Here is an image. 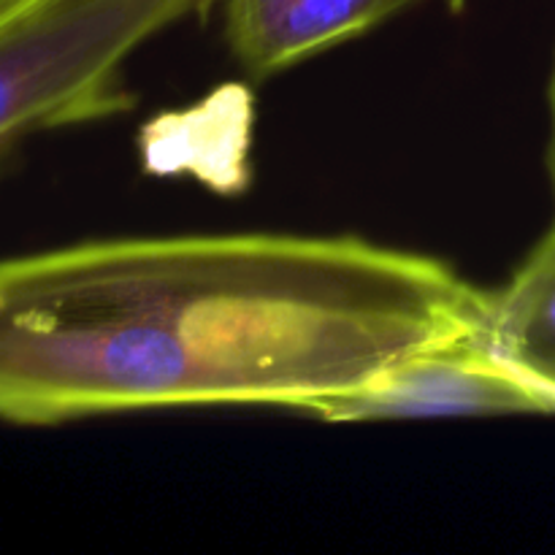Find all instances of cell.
<instances>
[{
	"label": "cell",
	"mask_w": 555,
	"mask_h": 555,
	"mask_svg": "<svg viewBox=\"0 0 555 555\" xmlns=\"http://www.w3.org/2000/svg\"><path fill=\"white\" fill-rule=\"evenodd\" d=\"M482 341L529 379L555 415V220L499 291H488Z\"/></svg>",
	"instance_id": "5b68a950"
},
{
	"label": "cell",
	"mask_w": 555,
	"mask_h": 555,
	"mask_svg": "<svg viewBox=\"0 0 555 555\" xmlns=\"http://www.w3.org/2000/svg\"><path fill=\"white\" fill-rule=\"evenodd\" d=\"M27 3H30V0H0V20H5V16L16 14V11L25 9Z\"/></svg>",
	"instance_id": "52a82bcc"
},
{
	"label": "cell",
	"mask_w": 555,
	"mask_h": 555,
	"mask_svg": "<svg viewBox=\"0 0 555 555\" xmlns=\"http://www.w3.org/2000/svg\"><path fill=\"white\" fill-rule=\"evenodd\" d=\"M30 3H33V0H30Z\"/></svg>",
	"instance_id": "ba28073f"
},
{
	"label": "cell",
	"mask_w": 555,
	"mask_h": 555,
	"mask_svg": "<svg viewBox=\"0 0 555 555\" xmlns=\"http://www.w3.org/2000/svg\"><path fill=\"white\" fill-rule=\"evenodd\" d=\"M518 412L553 415V406L475 331L404 358L363 388L323 401L307 415L325 423H377Z\"/></svg>",
	"instance_id": "3957f363"
},
{
	"label": "cell",
	"mask_w": 555,
	"mask_h": 555,
	"mask_svg": "<svg viewBox=\"0 0 555 555\" xmlns=\"http://www.w3.org/2000/svg\"><path fill=\"white\" fill-rule=\"evenodd\" d=\"M423 0H225L222 33L233 60L269 79L352 41Z\"/></svg>",
	"instance_id": "277c9868"
},
{
	"label": "cell",
	"mask_w": 555,
	"mask_h": 555,
	"mask_svg": "<svg viewBox=\"0 0 555 555\" xmlns=\"http://www.w3.org/2000/svg\"><path fill=\"white\" fill-rule=\"evenodd\" d=\"M488 291L358 236L106 238L0 266V415L285 406L307 415L482 328Z\"/></svg>",
	"instance_id": "6da1fadb"
},
{
	"label": "cell",
	"mask_w": 555,
	"mask_h": 555,
	"mask_svg": "<svg viewBox=\"0 0 555 555\" xmlns=\"http://www.w3.org/2000/svg\"><path fill=\"white\" fill-rule=\"evenodd\" d=\"M547 108H551V139H547V173H551L553 195H555V57L551 70V85H547Z\"/></svg>",
	"instance_id": "8992f818"
},
{
	"label": "cell",
	"mask_w": 555,
	"mask_h": 555,
	"mask_svg": "<svg viewBox=\"0 0 555 555\" xmlns=\"http://www.w3.org/2000/svg\"><path fill=\"white\" fill-rule=\"evenodd\" d=\"M209 0H33L0 20V144L133 106L122 63Z\"/></svg>",
	"instance_id": "7a4b0ae2"
}]
</instances>
